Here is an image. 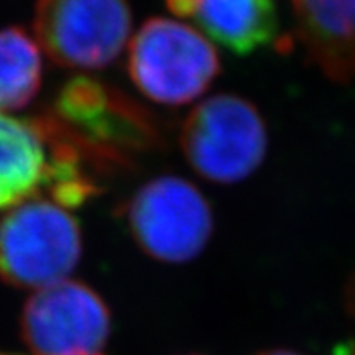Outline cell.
Masks as SVG:
<instances>
[{
  "label": "cell",
  "instance_id": "obj_4",
  "mask_svg": "<svg viewBox=\"0 0 355 355\" xmlns=\"http://www.w3.org/2000/svg\"><path fill=\"white\" fill-rule=\"evenodd\" d=\"M81 257L78 220L42 198L18 204L0 220V279L45 288L71 275Z\"/></svg>",
  "mask_w": 355,
  "mask_h": 355
},
{
  "label": "cell",
  "instance_id": "obj_12",
  "mask_svg": "<svg viewBox=\"0 0 355 355\" xmlns=\"http://www.w3.org/2000/svg\"><path fill=\"white\" fill-rule=\"evenodd\" d=\"M257 355H302V354H296L293 350H269V352H260Z\"/></svg>",
  "mask_w": 355,
  "mask_h": 355
},
{
  "label": "cell",
  "instance_id": "obj_9",
  "mask_svg": "<svg viewBox=\"0 0 355 355\" xmlns=\"http://www.w3.org/2000/svg\"><path fill=\"white\" fill-rule=\"evenodd\" d=\"M171 13L193 18L207 36L234 54L272 44L278 35L275 0H166Z\"/></svg>",
  "mask_w": 355,
  "mask_h": 355
},
{
  "label": "cell",
  "instance_id": "obj_2",
  "mask_svg": "<svg viewBox=\"0 0 355 355\" xmlns=\"http://www.w3.org/2000/svg\"><path fill=\"white\" fill-rule=\"evenodd\" d=\"M218 72L220 58L215 47L186 24L150 18L132 38L128 74L153 103H189L206 92Z\"/></svg>",
  "mask_w": 355,
  "mask_h": 355
},
{
  "label": "cell",
  "instance_id": "obj_5",
  "mask_svg": "<svg viewBox=\"0 0 355 355\" xmlns=\"http://www.w3.org/2000/svg\"><path fill=\"white\" fill-rule=\"evenodd\" d=\"M125 215L141 251L164 263L193 260L213 233L211 206L197 186L180 177H157L141 186Z\"/></svg>",
  "mask_w": 355,
  "mask_h": 355
},
{
  "label": "cell",
  "instance_id": "obj_1",
  "mask_svg": "<svg viewBox=\"0 0 355 355\" xmlns=\"http://www.w3.org/2000/svg\"><path fill=\"white\" fill-rule=\"evenodd\" d=\"M49 112L112 173L128 170L134 153L157 148L162 139L152 112L123 90L89 76L63 83Z\"/></svg>",
  "mask_w": 355,
  "mask_h": 355
},
{
  "label": "cell",
  "instance_id": "obj_7",
  "mask_svg": "<svg viewBox=\"0 0 355 355\" xmlns=\"http://www.w3.org/2000/svg\"><path fill=\"white\" fill-rule=\"evenodd\" d=\"M20 329L38 355H98L110 334V312L94 288L63 279L27 300Z\"/></svg>",
  "mask_w": 355,
  "mask_h": 355
},
{
  "label": "cell",
  "instance_id": "obj_6",
  "mask_svg": "<svg viewBox=\"0 0 355 355\" xmlns=\"http://www.w3.org/2000/svg\"><path fill=\"white\" fill-rule=\"evenodd\" d=\"M33 27L51 62L96 71L119 58L132 13L126 0H36Z\"/></svg>",
  "mask_w": 355,
  "mask_h": 355
},
{
  "label": "cell",
  "instance_id": "obj_11",
  "mask_svg": "<svg viewBox=\"0 0 355 355\" xmlns=\"http://www.w3.org/2000/svg\"><path fill=\"white\" fill-rule=\"evenodd\" d=\"M42 85L38 45L20 27L0 29V110L24 108Z\"/></svg>",
  "mask_w": 355,
  "mask_h": 355
},
{
  "label": "cell",
  "instance_id": "obj_10",
  "mask_svg": "<svg viewBox=\"0 0 355 355\" xmlns=\"http://www.w3.org/2000/svg\"><path fill=\"white\" fill-rule=\"evenodd\" d=\"M47 146L31 119L0 114V209L17 207L45 186Z\"/></svg>",
  "mask_w": 355,
  "mask_h": 355
},
{
  "label": "cell",
  "instance_id": "obj_3",
  "mask_svg": "<svg viewBox=\"0 0 355 355\" xmlns=\"http://www.w3.org/2000/svg\"><path fill=\"white\" fill-rule=\"evenodd\" d=\"M180 146L198 175L218 184H234L252 175L263 162L266 121L245 98L211 96L186 117Z\"/></svg>",
  "mask_w": 355,
  "mask_h": 355
},
{
  "label": "cell",
  "instance_id": "obj_13",
  "mask_svg": "<svg viewBox=\"0 0 355 355\" xmlns=\"http://www.w3.org/2000/svg\"><path fill=\"white\" fill-rule=\"evenodd\" d=\"M0 355H8V354H0Z\"/></svg>",
  "mask_w": 355,
  "mask_h": 355
},
{
  "label": "cell",
  "instance_id": "obj_8",
  "mask_svg": "<svg viewBox=\"0 0 355 355\" xmlns=\"http://www.w3.org/2000/svg\"><path fill=\"white\" fill-rule=\"evenodd\" d=\"M306 58L334 81L355 80V0H293Z\"/></svg>",
  "mask_w": 355,
  "mask_h": 355
}]
</instances>
